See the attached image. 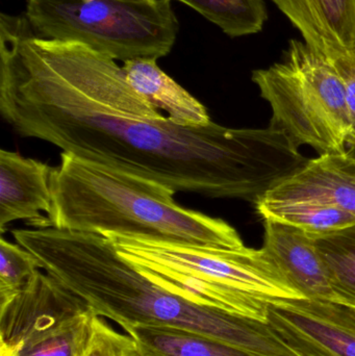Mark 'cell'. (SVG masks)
I'll return each mask as SVG.
<instances>
[{
    "mask_svg": "<svg viewBox=\"0 0 355 356\" xmlns=\"http://www.w3.org/2000/svg\"><path fill=\"white\" fill-rule=\"evenodd\" d=\"M0 114L15 133L174 192L256 204L306 164L283 131L179 127L140 96L114 58L43 39L1 14Z\"/></svg>",
    "mask_w": 355,
    "mask_h": 356,
    "instance_id": "obj_1",
    "label": "cell"
},
{
    "mask_svg": "<svg viewBox=\"0 0 355 356\" xmlns=\"http://www.w3.org/2000/svg\"><path fill=\"white\" fill-rule=\"evenodd\" d=\"M42 270L123 330L170 326L197 332L254 356H302L265 322L190 302L160 288L123 259L104 234L58 228L13 232Z\"/></svg>",
    "mask_w": 355,
    "mask_h": 356,
    "instance_id": "obj_2",
    "label": "cell"
},
{
    "mask_svg": "<svg viewBox=\"0 0 355 356\" xmlns=\"http://www.w3.org/2000/svg\"><path fill=\"white\" fill-rule=\"evenodd\" d=\"M52 207L45 227L239 249L245 246L224 220L181 207L176 192L112 167L60 154L51 175Z\"/></svg>",
    "mask_w": 355,
    "mask_h": 356,
    "instance_id": "obj_3",
    "label": "cell"
},
{
    "mask_svg": "<svg viewBox=\"0 0 355 356\" xmlns=\"http://www.w3.org/2000/svg\"><path fill=\"white\" fill-rule=\"evenodd\" d=\"M102 234L150 282L201 307L268 323V302L306 299L263 248H216Z\"/></svg>",
    "mask_w": 355,
    "mask_h": 356,
    "instance_id": "obj_4",
    "label": "cell"
},
{
    "mask_svg": "<svg viewBox=\"0 0 355 356\" xmlns=\"http://www.w3.org/2000/svg\"><path fill=\"white\" fill-rule=\"evenodd\" d=\"M272 110L270 127L294 147L320 156L346 152L354 135L343 83L329 56L304 40H291L279 62L252 73Z\"/></svg>",
    "mask_w": 355,
    "mask_h": 356,
    "instance_id": "obj_5",
    "label": "cell"
},
{
    "mask_svg": "<svg viewBox=\"0 0 355 356\" xmlns=\"http://www.w3.org/2000/svg\"><path fill=\"white\" fill-rule=\"evenodd\" d=\"M24 17L38 37L123 63L168 56L179 29L171 0H27Z\"/></svg>",
    "mask_w": 355,
    "mask_h": 356,
    "instance_id": "obj_6",
    "label": "cell"
},
{
    "mask_svg": "<svg viewBox=\"0 0 355 356\" xmlns=\"http://www.w3.org/2000/svg\"><path fill=\"white\" fill-rule=\"evenodd\" d=\"M96 316L83 299L40 270L0 305V356H83Z\"/></svg>",
    "mask_w": 355,
    "mask_h": 356,
    "instance_id": "obj_7",
    "label": "cell"
},
{
    "mask_svg": "<svg viewBox=\"0 0 355 356\" xmlns=\"http://www.w3.org/2000/svg\"><path fill=\"white\" fill-rule=\"evenodd\" d=\"M268 324L302 356H355V330L314 301L268 302Z\"/></svg>",
    "mask_w": 355,
    "mask_h": 356,
    "instance_id": "obj_8",
    "label": "cell"
},
{
    "mask_svg": "<svg viewBox=\"0 0 355 356\" xmlns=\"http://www.w3.org/2000/svg\"><path fill=\"white\" fill-rule=\"evenodd\" d=\"M258 201L323 203L355 217V158L343 152L308 160Z\"/></svg>",
    "mask_w": 355,
    "mask_h": 356,
    "instance_id": "obj_9",
    "label": "cell"
},
{
    "mask_svg": "<svg viewBox=\"0 0 355 356\" xmlns=\"http://www.w3.org/2000/svg\"><path fill=\"white\" fill-rule=\"evenodd\" d=\"M264 221L263 250L306 300L337 303L327 266L311 234L273 219Z\"/></svg>",
    "mask_w": 355,
    "mask_h": 356,
    "instance_id": "obj_10",
    "label": "cell"
},
{
    "mask_svg": "<svg viewBox=\"0 0 355 356\" xmlns=\"http://www.w3.org/2000/svg\"><path fill=\"white\" fill-rule=\"evenodd\" d=\"M53 168L17 152H0V232L16 221L45 227V215L52 207Z\"/></svg>",
    "mask_w": 355,
    "mask_h": 356,
    "instance_id": "obj_11",
    "label": "cell"
},
{
    "mask_svg": "<svg viewBox=\"0 0 355 356\" xmlns=\"http://www.w3.org/2000/svg\"><path fill=\"white\" fill-rule=\"evenodd\" d=\"M329 58L355 51V0H271Z\"/></svg>",
    "mask_w": 355,
    "mask_h": 356,
    "instance_id": "obj_12",
    "label": "cell"
},
{
    "mask_svg": "<svg viewBox=\"0 0 355 356\" xmlns=\"http://www.w3.org/2000/svg\"><path fill=\"white\" fill-rule=\"evenodd\" d=\"M127 83L158 110H164L175 124L206 127L212 122L206 106L171 79L156 58H137L123 63Z\"/></svg>",
    "mask_w": 355,
    "mask_h": 356,
    "instance_id": "obj_13",
    "label": "cell"
},
{
    "mask_svg": "<svg viewBox=\"0 0 355 356\" xmlns=\"http://www.w3.org/2000/svg\"><path fill=\"white\" fill-rule=\"evenodd\" d=\"M125 332L133 337L140 356H254L197 332L170 326L137 325Z\"/></svg>",
    "mask_w": 355,
    "mask_h": 356,
    "instance_id": "obj_14",
    "label": "cell"
},
{
    "mask_svg": "<svg viewBox=\"0 0 355 356\" xmlns=\"http://www.w3.org/2000/svg\"><path fill=\"white\" fill-rule=\"evenodd\" d=\"M256 211L262 219H273L322 236L355 225V217L333 205L316 202L267 203L258 201Z\"/></svg>",
    "mask_w": 355,
    "mask_h": 356,
    "instance_id": "obj_15",
    "label": "cell"
},
{
    "mask_svg": "<svg viewBox=\"0 0 355 356\" xmlns=\"http://www.w3.org/2000/svg\"><path fill=\"white\" fill-rule=\"evenodd\" d=\"M312 238L327 266L338 305L355 307V225Z\"/></svg>",
    "mask_w": 355,
    "mask_h": 356,
    "instance_id": "obj_16",
    "label": "cell"
},
{
    "mask_svg": "<svg viewBox=\"0 0 355 356\" xmlns=\"http://www.w3.org/2000/svg\"><path fill=\"white\" fill-rule=\"evenodd\" d=\"M191 6L231 38L260 33L268 14L264 0H176Z\"/></svg>",
    "mask_w": 355,
    "mask_h": 356,
    "instance_id": "obj_17",
    "label": "cell"
},
{
    "mask_svg": "<svg viewBox=\"0 0 355 356\" xmlns=\"http://www.w3.org/2000/svg\"><path fill=\"white\" fill-rule=\"evenodd\" d=\"M39 259L18 243L0 238V305L12 300L38 271Z\"/></svg>",
    "mask_w": 355,
    "mask_h": 356,
    "instance_id": "obj_18",
    "label": "cell"
},
{
    "mask_svg": "<svg viewBox=\"0 0 355 356\" xmlns=\"http://www.w3.org/2000/svg\"><path fill=\"white\" fill-rule=\"evenodd\" d=\"M83 356H140V353L133 337L117 332L96 316L93 332Z\"/></svg>",
    "mask_w": 355,
    "mask_h": 356,
    "instance_id": "obj_19",
    "label": "cell"
},
{
    "mask_svg": "<svg viewBox=\"0 0 355 356\" xmlns=\"http://www.w3.org/2000/svg\"><path fill=\"white\" fill-rule=\"evenodd\" d=\"M333 67L343 83L346 98L352 115L354 135L355 136V51L347 52L342 56L331 58Z\"/></svg>",
    "mask_w": 355,
    "mask_h": 356,
    "instance_id": "obj_20",
    "label": "cell"
},
{
    "mask_svg": "<svg viewBox=\"0 0 355 356\" xmlns=\"http://www.w3.org/2000/svg\"><path fill=\"white\" fill-rule=\"evenodd\" d=\"M314 302L323 311L345 322L355 330V307H345V305L333 302H321V301H314Z\"/></svg>",
    "mask_w": 355,
    "mask_h": 356,
    "instance_id": "obj_21",
    "label": "cell"
},
{
    "mask_svg": "<svg viewBox=\"0 0 355 356\" xmlns=\"http://www.w3.org/2000/svg\"><path fill=\"white\" fill-rule=\"evenodd\" d=\"M346 152L348 154H352V156L355 158V136L350 139V141L348 142L347 147H346Z\"/></svg>",
    "mask_w": 355,
    "mask_h": 356,
    "instance_id": "obj_22",
    "label": "cell"
}]
</instances>
